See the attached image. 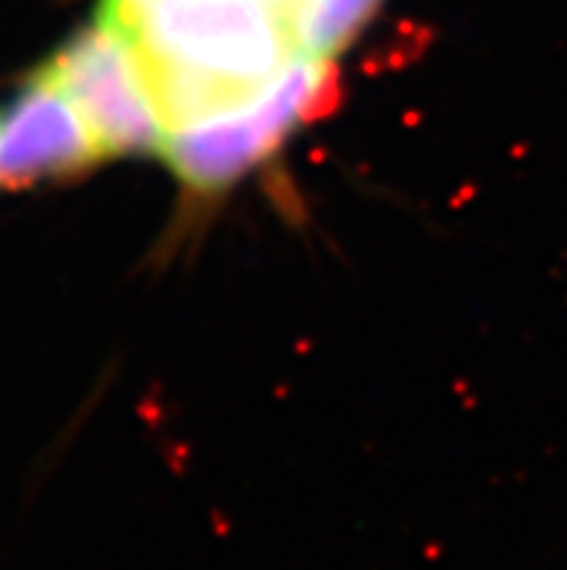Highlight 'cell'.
<instances>
[{"mask_svg":"<svg viewBox=\"0 0 567 570\" xmlns=\"http://www.w3.org/2000/svg\"><path fill=\"white\" fill-rule=\"evenodd\" d=\"M123 29L166 134L250 101L299 52L275 0H151Z\"/></svg>","mask_w":567,"mask_h":570,"instance_id":"1","label":"cell"},{"mask_svg":"<svg viewBox=\"0 0 567 570\" xmlns=\"http://www.w3.org/2000/svg\"><path fill=\"white\" fill-rule=\"evenodd\" d=\"M85 116L105 157L157 154L166 125L130 36L96 14L41 67Z\"/></svg>","mask_w":567,"mask_h":570,"instance_id":"3","label":"cell"},{"mask_svg":"<svg viewBox=\"0 0 567 570\" xmlns=\"http://www.w3.org/2000/svg\"><path fill=\"white\" fill-rule=\"evenodd\" d=\"M380 3L382 0H304L295 18L299 52L333 61L374 18Z\"/></svg>","mask_w":567,"mask_h":570,"instance_id":"5","label":"cell"},{"mask_svg":"<svg viewBox=\"0 0 567 570\" xmlns=\"http://www.w3.org/2000/svg\"><path fill=\"white\" fill-rule=\"evenodd\" d=\"M304 0H290V14H293V27H295V18H299V12H302ZM299 43V41H295Z\"/></svg>","mask_w":567,"mask_h":570,"instance_id":"7","label":"cell"},{"mask_svg":"<svg viewBox=\"0 0 567 570\" xmlns=\"http://www.w3.org/2000/svg\"><path fill=\"white\" fill-rule=\"evenodd\" d=\"M275 3H278V7L284 9V12H287V18H290V21H293V14H290V0H275ZM293 29H295V27H293Z\"/></svg>","mask_w":567,"mask_h":570,"instance_id":"8","label":"cell"},{"mask_svg":"<svg viewBox=\"0 0 567 570\" xmlns=\"http://www.w3.org/2000/svg\"><path fill=\"white\" fill-rule=\"evenodd\" d=\"M151 0H99V12L101 18H108L114 23H128L130 18H137L145 7H148Z\"/></svg>","mask_w":567,"mask_h":570,"instance_id":"6","label":"cell"},{"mask_svg":"<svg viewBox=\"0 0 567 570\" xmlns=\"http://www.w3.org/2000/svg\"><path fill=\"white\" fill-rule=\"evenodd\" d=\"M336 99L339 76L331 58L295 52L250 101L168 130L163 154L183 186L215 195L261 166L293 130L331 114Z\"/></svg>","mask_w":567,"mask_h":570,"instance_id":"2","label":"cell"},{"mask_svg":"<svg viewBox=\"0 0 567 570\" xmlns=\"http://www.w3.org/2000/svg\"><path fill=\"white\" fill-rule=\"evenodd\" d=\"M101 159L108 157L85 116L47 72L38 70L0 114V188L72 180Z\"/></svg>","mask_w":567,"mask_h":570,"instance_id":"4","label":"cell"}]
</instances>
